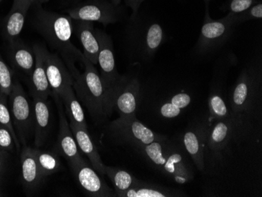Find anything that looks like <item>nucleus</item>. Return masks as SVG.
Masks as SVG:
<instances>
[{
	"mask_svg": "<svg viewBox=\"0 0 262 197\" xmlns=\"http://www.w3.org/2000/svg\"><path fill=\"white\" fill-rule=\"evenodd\" d=\"M32 7H34L32 26L54 50L61 54L73 76L78 72L75 68V61L82 62L83 53L72 42L74 32L73 19L69 15L44 10L42 4Z\"/></svg>",
	"mask_w": 262,
	"mask_h": 197,
	"instance_id": "1",
	"label": "nucleus"
},
{
	"mask_svg": "<svg viewBox=\"0 0 262 197\" xmlns=\"http://www.w3.org/2000/svg\"><path fill=\"white\" fill-rule=\"evenodd\" d=\"M204 2H205L206 5H209L210 2H211V0H204Z\"/></svg>",
	"mask_w": 262,
	"mask_h": 197,
	"instance_id": "39",
	"label": "nucleus"
},
{
	"mask_svg": "<svg viewBox=\"0 0 262 197\" xmlns=\"http://www.w3.org/2000/svg\"><path fill=\"white\" fill-rule=\"evenodd\" d=\"M135 149L151 166L178 184H185L194 179V170L188 154L182 145L168 138L135 147Z\"/></svg>",
	"mask_w": 262,
	"mask_h": 197,
	"instance_id": "2",
	"label": "nucleus"
},
{
	"mask_svg": "<svg viewBox=\"0 0 262 197\" xmlns=\"http://www.w3.org/2000/svg\"><path fill=\"white\" fill-rule=\"evenodd\" d=\"M31 6L23 0H13V5L3 22V36L9 42L17 39L26 23Z\"/></svg>",
	"mask_w": 262,
	"mask_h": 197,
	"instance_id": "18",
	"label": "nucleus"
},
{
	"mask_svg": "<svg viewBox=\"0 0 262 197\" xmlns=\"http://www.w3.org/2000/svg\"><path fill=\"white\" fill-rule=\"evenodd\" d=\"M22 180L27 189L33 190L39 186L43 176L35 158L33 148L26 147L20 155Z\"/></svg>",
	"mask_w": 262,
	"mask_h": 197,
	"instance_id": "24",
	"label": "nucleus"
},
{
	"mask_svg": "<svg viewBox=\"0 0 262 197\" xmlns=\"http://www.w3.org/2000/svg\"><path fill=\"white\" fill-rule=\"evenodd\" d=\"M9 97L13 123L17 128L19 141L22 145H26L34 126L33 107L17 79H14Z\"/></svg>",
	"mask_w": 262,
	"mask_h": 197,
	"instance_id": "11",
	"label": "nucleus"
},
{
	"mask_svg": "<svg viewBox=\"0 0 262 197\" xmlns=\"http://www.w3.org/2000/svg\"><path fill=\"white\" fill-rule=\"evenodd\" d=\"M4 166H5V154L4 150L0 148V174L4 170Z\"/></svg>",
	"mask_w": 262,
	"mask_h": 197,
	"instance_id": "35",
	"label": "nucleus"
},
{
	"mask_svg": "<svg viewBox=\"0 0 262 197\" xmlns=\"http://www.w3.org/2000/svg\"><path fill=\"white\" fill-rule=\"evenodd\" d=\"M33 98L34 129H35V145L40 147L47 141L49 132L50 112L47 100L37 97Z\"/></svg>",
	"mask_w": 262,
	"mask_h": 197,
	"instance_id": "23",
	"label": "nucleus"
},
{
	"mask_svg": "<svg viewBox=\"0 0 262 197\" xmlns=\"http://www.w3.org/2000/svg\"><path fill=\"white\" fill-rule=\"evenodd\" d=\"M232 20L235 25L241 24L244 22L252 20H261L262 19V1L257 3L254 5L249 7L247 10L239 14H232Z\"/></svg>",
	"mask_w": 262,
	"mask_h": 197,
	"instance_id": "31",
	"label": "nucleus"
},
{
	"mask_svg": "<svg viewBox=\"0 0 262 197\" xmlns=\"http://www.w3.org/2000/svg\"><path fill=\"white\" fill-rule=\"evenodd\" d=\"M78 183L90 196H115L116 193L98 174V172L82 160L72 168Z\"/></svg>",
	"mask_w": 262,
	"mask_h": 197,
	"instance_id": "16",
	"label": "nucleus"
},
{
	"mask_svg": "<svg viewBox=\"0 0 262 197\" xmlns=\"http://www.w3.org/2000/svg\"><path fill=\"white\" fill-rule=\"evenodd\" d=\"M47 48L43 46L34 45L35 54V67L31 76V91L32 97H37L47 100L51 94V86L48 83L45 67V51Z\"/></svg>",
	"mask_w": 262,
	"mask_h": 197,
	"instance_id": "17",
	"label": "nucleus"
},
{
	"mask_svg": "<svg viewBox=\"0 0 262 197\" xmlns=\"http://www.w3.org/2000/svg\"><path fill=\"white\" fill-rule=\"evenodd\" d=\"M66 12L73 20L99 22L106 26L123 20L126 11L121 4L115 5L110 0H84Z\"/></svg>",
	"mask_w": 262,
	"mask_h": 197,
	"instance_id": "9",
	"label": "nucleus"
},
{
	"mask_svg": "<svg viewBox=\"0 0 262 197\" xmlns=\"http://www.w3.org/2000/svg\"><path fill=\"white\" fill-rule=\"evenodd\" d=\"M7 95L0 92V125L5 126L10 130L13 138H14V144L17 151H20V141L17 137V132L14 129V124L12 122L11 115L10 110L7 106Z\"/></svg>",
	"mask_w": 262,
	"mask_h": 197,
	"instance_id": "29",
	"label": "nucleus"
},
{
	"mask_svg": "<svg viewBox=\"0 0 262 197\" xmlns=\"http://www.w3.org/2000/svg\"><path fill=\"white\" fill-rule=\"evenodd\" d=\"M209 127L206 152L210 158H219L234 139H239L249 130V124L239 120H215Z\"/></svg>",
	"mask_w": 262,
	"mask_h": 197,
	"instance_id": "10",
	"label": "nucleus"
},
{
	"mask_svg": "<svg viewBox=\"0 0 262 197\" xmlns=\"http://www.w3.org/2000/svg\"><path fill=\"white\" fill-rule=\"evenodd\" d=\"M185 195L182 191L138 180L134 186L123 192L120 197H177Z\"/></svg>",
	"mask_w": 262,
	"mask_h": 197,
	"instance_id": "25",
	"label": "nucleus"
},
{
	"mask_svg": "<svg viewBox=\"0 0 262 197\" xmlns=\"http://www.w3.org/2000/svg\"><path fill=\"white\" fill-rule=\"evenodd\" d=\"M165 39L164 29L157 20L139 12L131 14L126 30V45L133 62H150Z\"/></svg>",
	"mask_w": 262,
	"mask_h": 197,
	"instance_id": "3",
	"label": "nucleus"
},
{
	"mask_svg": "<svg viewBox=\"0 0 262 197\" xmlns=\"http://www.w3.org/2000/svg\"><path fill=\"white\" fill-rule=\"evenodd\" d=\"M69 126L79 149L89 159L94 170L99 173L101 176H104L105 165L103 164L101 156L98 154V149L88 133V130L82 128L72 122H69Z\"/></svg>",
	"mask_w": 262,
	"mask_h": 197,
	"instance_id": "20",
	"label": "nucleus"
},
{
	"mask_svg": "<svg viewBox=\"0 0 262 197\" xmlns=\"http://www.w3.org/2000/svg\"><path fill=\"white\" fill-rule=\"evenodd\" d=\"M141 91V82L137 76H120L116 84L108 90L107 105L110 116L113 111L120 117L135 115Z\"/></svg>",
	"mask_w": 262,
	"mask_h": 197,
	"instance_id": "7",
	"label": "nucleus"
},
{
	"mask_svg": "<svg viewBox=\"0 0 262 197\" xmlns=\"http://www.w3.org/2000/svg\"><path fill=\"white\" fill-rule=\"evenodd\" d=\"M235 26L230 14L217 20L212 19L209 5H206L204 24L194 48L195 55L206 57L217 52L232 37Z\"/></svg>",
	"mask_w": 262,
	"mask_h": 197,
	"instance_id": "6",
	"label": "nucleus"
},
{
	"mask_svg": "<svg viewBox=\"0 0 262 197\" xmlns=\"http://www.w3.org/2000/svg\"><path fill=\"white\" fill-rule=\"evenodd\" d=\"M14 73L3 59L0 54V91L9 96L14 84Z\"/></svg>",
	"mask_w": 262,
	"mask_h": 197,
	"instance_id": "30",
	"label": "nucleus"
},
{
	"mask_svg": "<svg viewBox=\"0 0 262 197\" xmlns=\"http://www.w3.org/2000/svg\"><path fill=\"white\" fill-rule=\"evenodd\" d=\"M33 152L43 178L58 171L61 162L57 156L35 148H33Z\"/></svg>",
	"mask_w": 262,
	"mask_h": 197,
	"instance_id": "28",
	"label": "nucleus"
},
{
	"mask_svg": "<svg viewBox=\"0 0 262 197\" xmlns=\"http://www.w3.org/2000/svg\"><path fill=\"white\" fill-rule=\"evenodd\" d=\"M57 105L59 115V134L57 138V148L59 152L69 162L71 169L76 167L83 159L79 152V147L71 130L63 104L58 95H53Z\"/></svg>",
	"mask_w": 262,
	"mask_h": 197,
	"instance_id": "14",
	"label": "nucleus"
},
{
	"mask_svg": "<svg viewBox=\"0 0 262 197\" xmlns=\"http://www.w3.org/2000/svg\"><path fill=\"white\" fill-rule=\"evenodd\" d=\"M110 135L121 143L132 146L148 145L160 141L166 137L155 133L137 119L135 115L120 117L113 120L108 126Z\"/></svg>",
	"mask_w": 262,
	"mask_h": 197,
	"instance_id": "8",
	"label": "nucleus"
},
{
	"mask_svg": "<svg viewBox=\"0 0 262 197\" xmlns=\"http://www.w3.org/2000/svg\"><path fill=\"white\" fill-rule=\"evenodd\" d=\"M210 125L197 122L188 126L182 137V146L200 171L205 170V149Z\"/></svg>",
	"mask_w": 262,
	"mask_h": 197,
	"instance_id": "12",
	"label": "nucleus"
},
{
	"mask_svg": "<svg viewBox=\"0 0 262 197\" xmlns=\"http://www.w3.org/2000/svg\"><path fill=\"white\" fill-rule=\"evenodd\" d=\"M95 34L99 42L98 64L101 69L100 76L106 89L110 90L116 84L121 76L116 69L114 46L111 37L104 31L95 29Z\"/></svg>",
	"mask_w": 262,
	"mask_h": 197,
	"instance_id": "13",
	"label": "nucleus"
},
{
	"mask_svg": "<svg viewBox=\"0 0 262 197\" xmlns=\"http://www.w3.org/2000/svg\"><path fill=\"white\" fill-rule=\"evenodd\" d=\"M0 1H1V0H0Z\"/></svg>",
	"mask_w": 262,
	"mask_h": 197,
	"instance_id": "41",
	"label": "nucleus"
},
{
	"mask_svg": "<svg viewBox=\"0 0 262 197\" xmlns=\"http://www.w3.org/2000/svg\"><path fill=\"white\" fill-rule=\"evenodd\" d=\"M82 63L84 72L78 73L74 76L73 89L79 102L88 108L92 118L98 123H102L110 117L107 105L108 90L95 65L83 55Z\"/></svg>",
	"mask_w": 262,
	"mask_h": 197,
	"instance_id": "5",
	"label": "nucleus"
},
{
	"mask_svg": "<svg viewBox=\"0 0 262 197\" xmlns=\"http://www.w3.org/2000/svg\"><path fill=\"white\" fill-rule=\"evenodd\" d=\"M0 92H1V91H0Z\"/></svg>",
	"mask_w": 262,
	"mask_h": 197,
	"instance_id": "40",
	"label": "nucleus"
},
{
	"mask_svg": "<svg viewBox=\"0 0 262 197\" xmlns=\"http://www.w3.org/2000/svg\"><path fill=\"white\" fill-rule=\"evenodd\" d=\"M115 5H120L121 4L122 0H110Z\"/></svg>",
	"mask_w": 262,
	"mask_h": 197,
	"instance_id": "38",
	"label": "nucleus"
},
{
	"mask_svg": "<svg viewBox=\"0 0 262 197\" xmlns=\"http://www.w3.org/2000/svg\"><path fill=\"white\" fill-rule=\"evenodd\" d=\"M59 98L62 101L64 112L72 123H75L82 128L88 130L84 112L82 105L75 94L73 86H69L61 92Z\"/></svg>",
	"mask_w": 262,
	"mask_h": 197,
	"instance_id": "26",
	"label": "nucleus"
},
{
	"mask_svg": "<svg viewBox=\"0 0 262 197\" xmlns=\"http://www.w3.org/2000/svg\"><path fill=\"white\" fill-rule=\"evenodd\" d=\"M8 55L10 62L15 69L31 77L35 67L33 50L17 38L9 42Z\"/></svg>",
	"mask_w": 262,
	"mask_h": 197,
	"instance_id": "21",
	"label": "nucleus"
},
{
	"mask_svg": "<svg viewBox=\"0 0 262 197\" xmlns=\"http://www.w3.org/2000/svg\"><path fill=\"white\" fill-rule=\"evenodd\" d=\"M105 174L108 176L114 186L115 193L120 196L123 192L132 187L138 179L132 174L119 167L105 166Z\"/></svg>",
	"mask_w": 262,
	"mask_h": 197,
	"instance_id": "27",
	"label": "nucleus"
},
{
	"mask_svg": "<svg viewBox=\"0 0 262 197\" xmlns=\"http://www.w3.org/2000/svg\"><path fill=\"white\" fill-rule=\"evenodd\" d=\"M73 20L76 21L75 25L73 24L75 33L84 50L83 55L94 65H97L99 52V42L95 34L94 22L88 20Z\"/></svg>",
	"mask_w": 262,
	"mask_h": 197,
	"instance_id": "19",
	"label": "nucleus"
},
{
	"mask_svg": "<svg viewBox=\"0 0 262 197\" xmlns=\"http://www.w3.org/2000/svg\"><path fill=\"white\" fill-rule=\"evenodd\" d=\"M157 108L159 115L165 120L177 118L186 110L192 101V94L184 89H177L169 95Z\"/></svg>",
	"mask_w": 262,
	"mask_h": 197,
	"instance_id": "22",
	"label": "nucleus"
},
{
	"mask_svg": "<svg viewBox=\"0 0 262 197\" xmlns=\"http://www.w3.org/2000/svg\"><path fill=\"white\" fill-rule=\"evenodd\" d=\"M14 145V138L10 130L5 126L0 125V148L4 151H11Z\"/></svg>",
	"mask_w": 262,
	"mask_h": 197,
	"instance_id": "33",
	"label": "nucleus"
},
{
	"mask_svg": "<svg viewBox=\"0 0 262 197\" xmlns=\"http://www.w3.org/2000/svg\"><path fill=\"white\" fill-rule=\"evenodd\" d=\"M145 0H124L126 7L132 10V14H136L139 12L140 7Z\"/></svg>",
	"mask_w": 262,
	"mask_h": 197,
	"instance_id": "34",
	"label": "nucleus"
},
{
	"mask_svg": "<svg viewBox=\"0 0 262 197\" xmlns=\"http://www.w3.org/2000/svg\"><path fill=\"white\" fill-rule=\"evenodd\" d=\"M45 67L52 95H60L69 86H73L74 77L57 53L46 49Z\"/></svg>",
	"mask_w": 262,
	"mask_h": 197,
	"instance_id": "15",
	"label": "nucleus"
},
{
	"mask_svg": "<svg viewBox=\"0 0 262 197\" xmlns=\"http://www.w3.org/2000/svg\"><path fill=\"white\" fill-rule=\"evenodd\" d=\"M262 83L261 61L247 64L239 75L230 95L231 112L236 118L249 124L257 110Z\"/></svg>",
	"mask_w": 262,
	"mask_h": 197,
	"instance_id": "4",
	"label": "nucleus"
},
{
	"mask_svg": "<svg viewBox=\"0 0 262 197\" xmlns=\"http://www.w3.org/2000/svg\"><path fill=\"white\" fill-rule=\"evenodd\" d=\"M23 1L29 4L32 7L33 6L37 5V4H42V3L46 2L47 0H23Z\"/></svg>",
	"mask_w": 262,
	"mask_h": 197,
	"instance_id": "36",
	"label": "nucleus"
},
{
	"mask_svg": "<svg viewBox=\"0 0 262 197\" xmlns=\"http://www.w3.org/2000/svg\"><path fill=\"white\" fill-rule=\"evenodd\" d=\"M62 4H70V5H75V4H79V3L84 1V0H60Z\"/></svg>",
	"mask_w": 262,
	"mask_h": 197,
	"instance_id": "37",
	"label": "nucleus"
},
{
	"mask_svg": "<svg viewBox=\"0 0 262 197\" xmlns=\"http://www.w3.org/2000/svg\"><path fill=\"white\" fill-rule=\"evenodd\" d=\"M262 0H225L222 9L228 14H239Z\"/></svg>",
	"mask_w": 262,
	"mask_h": 197,
	"instance_id": "32",
	"label": "nucleus"
}]
</instances>
